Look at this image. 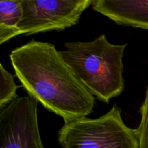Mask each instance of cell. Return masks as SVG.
Returning <instances> with one entry per match:
<instances>
[{
  "mask_svg": "<svg viewBox=\"0 0 148 148\" xmlns=\"http://www.w3.org/2000/svg\"><path fill=\"white\" fill-rule=\"evenodd\" d=\"M0 148H45L38 124V101L18 97L0 110Z\"/></svg>",
  "mask_w": 148,
  "mask_h": 148,
  "instance_id": "cell-5",
  "label": "cell"
},
{
  "mask_svg": "<svg viewBox=\"0 0 148 148\" xmlns=\"http://www.w3.org/2000/svg\"><path fill=\"white\" fill-rule=\"evenodd\" d=\"M92 2V0H22L23 15L18 28L21 34L26 36L64 30L77 24Z\"/></svg>",
  "mask_w": 148,
  "mask_h": 148,
  "instance_id": "cell-4",
  "label": "cell"
},
{
  "mask_svg": "<svg viewBox=\"0 0 148 148\" xmlns=\"http://www.w3.org/2000/svg\"><path fill=\"white\" fill-rule=\"evenodd\" d=\"M23 15L22 0L0 1V43L21 34L18 25Z\"/></svg>",
  "mask_w": 148,
  "mask_h": 148,
  "instance_id": "cell-7",
  "label": "cell"
},
{
  "mask_svg": "<svg viewBox=\"0 0 148 148\" xmlns=\"http://www.w3.org/2000/svg\"><path fill=\"white\" fill-rule=\"evenodd\" d=\"M127 46L112 44L102 34L90 42L66 43V50L59 53L89 92L108 103L124 91L123 56Z\"/></svg>",
  "mask_w": 148,
  "mask_h": 148,
  "instance_id": "cell-2",
  "label": "cell"
},
{
  "mask_svg": "<svg viewBox=\"0 0 148 148\" xmlns=\"http://www.w3.org/2000/svg\"><path fill=\"white\" fill-rule=\"evenodd\" d=\"M58 141L62 148H140L137 129L124 124L116 104L98 119L64 122Z\"/></svg>",
  "mask_w": 148,
  "mask_h": 148,
  "instance_id": "cell-3",
  "label": "cell"
},
{
  "mask_svg": "<svg viewBox=\"0 0 148 148\" xmlns=\"http://www.w3.org/2000/svg\"><path fill=\"white\" fill-rule=\"evenodd\" d=\"M141 121L137 129L140 148H148V87L145 98L140 108Z\"/></svg>",
  "mask_w": 148,
  "mask_h": 148,
  "instance_id": "cell-9",
  "label": "cell"
},
{
  "mask_svg": "<svg viewBox=\"0 0 148 148\" xmlns=\"http://www.w3.org/2000/svg\"><path fill=\"white\" fill-rule=\"evenodd\" d=\"M19 86L16 85L14 76L0 64V110L18 98L17 90Z\"/></svg>",
  "mask_w": 148,
  "mask_h": 148,
  "instance_id": "cell-8",
  "label": "cell"
},
{
  "mask_svg": "<svg viewBox=\"0 0 148 148\" xmlns=\"http://www.w3.org/2000/svg\"><path fill=\"white\" fill-rule=\"evenodd\" d=\"M92 7L116 24L148 30V0H93Z\"/></svg>",
  "mask_w": 148,
  "mask_h": 148,
  "instance_id": "cell-6",
  "label": "cell"
},
{
  "mask_svg": "<svg viewBox=\"0 0 148 148\" xmlns=\"http://www.w3.org/2000/svg\"><path fill=\"white\" fill-rule=\"evenodd\" d=\"M10 58L28 95L64 122L85 118L93 111V95L53 44L32 39L12 51Z\"/></svg>",
  "mask_w": 148,
  "mask_h": 148,
  "instance_id": "cell-1",
  "label": "cell"
}]
</instances>
